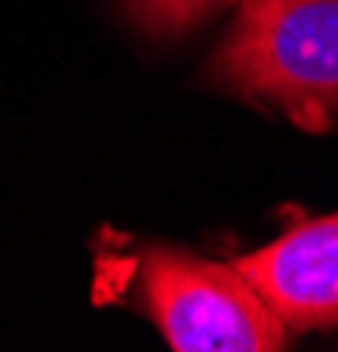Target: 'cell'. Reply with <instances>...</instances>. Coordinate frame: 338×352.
I'll return each mask as SVG.
<instances>
[{
    "instance_id": "3957f363",
    "label": "cell",
    "mask_w": 338,
    "mask_h": 352,
    "mask_svg": "<svg viewBox=\"0 0 338 352\" xmlns=\"http://www.w3.org/2000/svg\"><path fill=\"white\" fill-rule=\"evenodd\" d=\"M236 272L289 331L338 328V212L240 257Z\"/></svg>"
},
{
    "instance_id": "6da1fadb",
    "label": "cell",
    "mask_w": 338,
    "mask_h": 352,
    "mask_svg": "<svg viewBox=\"0 0 338 352\" xmlns=\"http://www.w3.org/2000/svg\"><path fill=\"white\" fill-rule=\"evenodd\" d=\"M208 78L317 127L338 109V0H240Z\"/></svg>"
},
{
    "instance_id": "277c9868",
    "label": "cell",
    "mask_w": 338,
    "mask_h": 352,
    "mask_svg": "<svg viewBox=\"0 0 338 352\" xmlns=\"http://www.w3.org/2000/svg\"><path fill=\"white\" fill-rule=\"evenodd\" d=\"M131 18L148 36H183L194 25H201L222 8H233L240 0H124Z\"/></svg>"
},
{
    "instance_id": "7a4b0ae2",
    "label": "cell",
    "mask_w": 338,
    "mask_h": 352,
    "mask_svg": "<svg viewBox=\"0 0 338 352\" xmlns=\"http://www.w3.org/2000/svg\"><path fill=\"white\" fill-rule=\"evenodd\" d=\"M137 289L173 352H278L293 342L236 264L155 247L137 261Z\"/></svg>"
}]
</instances>
